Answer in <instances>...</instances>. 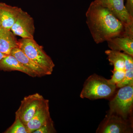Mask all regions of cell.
<instances>
[{
    "instance_id": "277c9868",
    "label": "cell",
    "mask_w": 133,
    "mask_h": 133,
    "mask_svg": "<svg viewBox=\"0 0 133 133\" xmlns=\"http://www.w3.org/2000/svg\"><path fill=\"white\" fill-rule=\"evenodd\" d=\"M108 113L114 114L124 119L132 120L133 85L120 88L109 102Z\"/></svg>"
},
{
    "instance_id": "5bb4252c",
    "label": "cell",
    "mask_w": 133,
    "mask_h": 133,
    "mask_svg": "<svg viewBox=\"0 0 133 133\" xmlns=\"http://www.w3.org/2000/svg\"><path fill=\"white\" fill-rule=\"evenodd\" d=\"M0 70L4 71H17L25 73L32 77H36L35 74L26 68L14 56L11 55H7L1 60Z\"/></svg>"
},
{
    "instance_id": "ffe728a7",
    "label": "cell",
    "mask_w": 133,
    "mask_h": 133,
    "mask_svg": "<svg viewBox=\"0 0 133 133\" xmlns=\"http://www.w3.org/2000/svg\"><path fill=\"white\" fill-rule=\"evenodd\" d=\"M7 55H5V54H3V53H2V52H0V62H1V60L3 58L6 57Z\"/></svg>"
},
{
    "instance_id": "7a4b0ae2",
    "label": "cell",
    "mask_w": 133,
    "mask_h": 133,
    "mask_svg": "<svg viewBox=\"0 0 133 133\" xmlns=\"http://www.w3.org/2000/svg\"><path fill=\"white\" fill-rule=\"evenodd\" d=\"M116 88V85L109 83L108 79L94 74L85 81L80 97L90 100L109 99L114 95Z\"/></svg>"
},
{
    "instance_id": "9a60e30c",
    "label": "cell",
    "mask_w": 133,
    "mask_h": 133,
    "mask_svg": "<svg viewBox=\"0 0 133 133\" xmlns=\"http://www.w3.org/2000/svg\"><path fill=\"white\" fill-rule=\"evenodd\" d=\"M110 64L114 66V70H125V59L123 52L108 50L105 51Z\"/></svg>"
},
{
    "instance_id": "9c48e42d",
    "label": "cell",
    "mask_w": 133,
    "mask_h": 133,
    "mask_svg": "<svg viewBox=\"0 0 133 133\" xmlns=\"http://www.w3.org/2000/svg\"><path fill=\"white\" fill-rule=\"evenodd\" d=\"M49 102V100L44 99L35 114L26 125L28 133H33L52 120L50 115Z\"/></svg>"
},
{
    "instance_id": "ba28073f",
    "label": "cell",
    "mask_w": 133,
    "mask_h": 133,
    "mask_svg": "<svg viewBox=\"0 0 133 133\" xmlns=\"http://www.w3.org/2000/svg\"><path fill=\"white\" fill-rule=\"evenodd\" d=\"M94 2L109 10L126 26L133 28V17L128 13L124 0H94Z\"/></svg>"
},
{
    "instance_id": "7c38bea8",
    "label": "cell",
    "mask_w": 133,
    "mask_h": 133,
    "mask_svg": "<svg viewBox=\"0 0 133 133\" xmlns=\"http://www.w3.org/2000/svg\"><path fill=\"white\" fill-rule=\"evenodd\" d=\"M19 48V42L10 30L0 27V52L9 55L12 49Z\"/></svg>"
},
{
    "instance_id": "5b68a950",
    "label": "cell",
    "mask_w": 133,
    "mask_h": 133,
    "mask_svg": "<svg viewBox=\"0 0 133 133\" xmlns=\"http://www.w3.org/2000/svg\"><path fill=\"white\" fill-rule=\"evenodd\" d=\"M133 120L107 113L96 131L97 133H130L133 132Z\"/></svg>"
},
{
    "instance_id": "52a82bcc",
    "label": "cell",
    "mask_w": 133,
    "mask_h": 133,
    "mask_svg": "<svg viewBox=\"0 0 133 133\" xmlns=\"http://www.w3.org/2000/svg\"><path fill=\"white\" fill-rule=\"evenodd\" d=\"M35 30L33 17L21 9L10 30L22 38L34 39Z\"/></svg>"
},
{
    "instance_id": "e0dca14e",
    "label": "cell",
    "mask_w": 133,
    "mask_h": 133,
    "mask_svg": "<svg viewBox=\"0 0 133 133\" xmlns=\"http://www.w3.org/2000/svg\"><path fill=\"white\" fill-rule=\"evenodd\" d=\"M113 75L108 81L111 84L116 85L121 82L125 77V71L123 70H114L112 71Z\"/></svg>"
},
{
    "instance_id": "44dd1931",
    "label": "cell",
    "mask_w": 133,
    "mask_h": 133,
    "mask_svg": "<svg viewBox=\"0 0 133 133\" xmlns=\"http://www.w3.org/2000/svg\"><path fill=\"white\" fill-rule=\"evenodd\" d=\"M0 27H1V21H0Z\"/></svg>"
},
{
    "instance_id": "ac0fdd59",
    "label": "cell",
    "mask_w": 133,
    "mask_h": 133,
    "mask_svg": "<svg viewBox=\"0 0 133 133\" xmlns=\"http://www.w3.org/2000/svg\"><path fill=\"white\" fill-rule=\"evenodd\" d=\"M57 131L54 126V122L50 121L48 123L41 127L38 129L33 132V133H55Z\"/></svg>"
},
{
    "instance_id": "2e32d148",
    "label": "cell",
    "mask_w": 133,
    "mask_h": 133,
    "mask_svg": "<svg viewBox=\"0 0 133 133\" xmlns=\"http://www.w3.org/2000/svg\"><path fill=\"white\" fill-rule=\"evenodd\" d=\"M4 133H28L26 126L18 116H16L14 122Z\"/></svg>"
},
{
    "instance_id": "8992f818",
    "label": "cell",
    "mask_w": 133,
    "mask_h": 133,
    "mask_svg": "<svg viewBox=\"0 0 133 133\" xmlns=\"http://www.w3.org/2000/svg\"><path fill=\"white\" fill-rule=\"evenodd\" d=\"M44 99L42 95L38 93L24 97L15 112L16 116H18L26 126L35 114Z\"/></svg>"
},
{
    "instance_id": "8fae6325",
    "label": "cell",
    "mask_w": 133,
    "mask_h": 133,
    "mask_svg": "<svg viewBox=\"0 0 133 133\" xmlns=\"http://www.w3.org/2000/svg\"><path fill=\"white\" fill-rule=\"evenodd\" d=\"M10 55L14 56L26 68L35 74L36 77L49 75L48 72L30 59L19 48L12 49Z\"/></svg>"
},
{
    "instance_id": "3957f363",
    "label": "cell",
    "mask_w": 133,
    "mask_h": 133,
    "mask_svg": "<svg viewBox=\"0 0 133 133\" xmlns=\"http://www.w3.org/2000/svg\"><path fill=\"white\" fill-rule=\"evenodd\" d=\"M19 48L25 55L36 64L46 71L49 75L52 74L55 64L51 58L34 39L22 38L18 40Z\"/></svg>"
},
{
    "instance_id": "4fadbf2b",
    "label": "cell",
    "mask_w": 133,
    "mask_h": 133,
    "mask_svg": "<svg viewBox=\"0 0 133 133\" xmlns=\"http://www.w3.org/2000/svg\"><path fill=\"white\" fill-rule=\"evenodd\" d=\"M110 50L123 52L133 57V38L116 37L107 41Z\"/></svg>"
},
{
    "instance_id": "6da1fadb",
    "label": "cell",
    "mask_w": 133,
    "mask_h": 133,
    "mask_svg": "<svg viewBox=\"0 0 133 133\" xmlns=\"http://www.w3.org/2000/svg\"><path fill=\"white\" fill-rule=\"evenodd\" d=\"M86 17L87 24L96 44L116 37L133 38V28L126 26L109 10L94 1L90 4Z\"/></svg>"
},
{
    "instance_id": "d6986e66",
    "label": "cell",
    "mask_w": 133,
    "mask_h": 133,
    "mask_svg": "<svg viewBox=\"0 0 133 133\" xmlns=\"http://www.w3.org/2000/svg\"><path fill=\"white\" fill-rule=\"evenodd\" d=\"M125 5L129 14L133 17V0H126Z\"/></svg>"
},
{
    "instance_id": "30bf717a",
    "label": "cell",
    "mask_w": 133,
    "mask_h": 133,
    "mask_svg": "<svg viewBox=\"0 0 133 133\" xmlns=\"http://www.w3.org/2000/svg\"><path fill=\"white\" fill-rule=\"evenodd\" d=\"M21 8L0 2L1 27L10 30Z\"/></svg>"
}]
</instances>
